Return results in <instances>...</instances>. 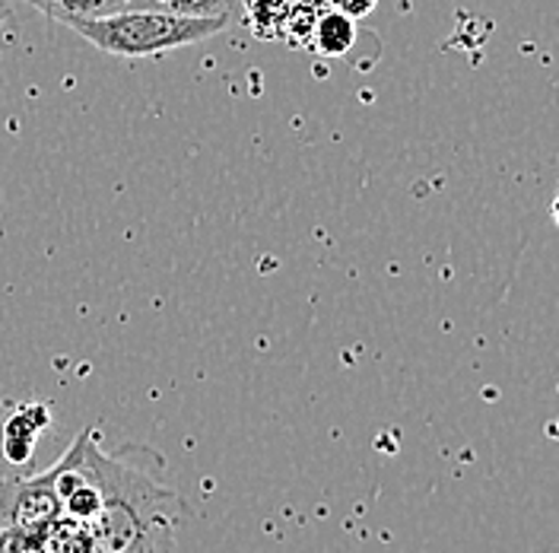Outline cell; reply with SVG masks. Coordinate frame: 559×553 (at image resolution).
<instances>
[{
	"mask_svg": "<svg viewBox=\"0 0 559 553\" xmlns=\"http://www.w3.org/2000/svg\"><path fill=\"white\" fill-rule=\"evenodd\" d=\"M93 471L99 484V513L86 525L96 553H163L188 516L185 499L150 471L111 458L93 439Z\"/></svg>",
	"mask_w": 559,
	"mask_h": 553,
	"instance_id": "6da1fadb",
	"label": "cell"
},
{
	"mask_svg": "<svg viewBox=\"0 0 559 553\" xmlns=\"http://www.w3.org/2000/svg\"><path fill=\"white\" fill-rule=\"evenodd\" d=\"M229 26V20L213 16H181L169 10H138L128 7L103 20H73L68 30L115 58H153L185 45L207 42Z\"/></svg>",
	"mask_w": 559,
	"mask_h": 553,
	"instance_id": "7a4b0ae2",
	"label": "cell"
},
{
	"mask_svg": "<svg viewBox=\"0 0 559 553\" xmlns=\"http://www.w3.org/2000/svg\"><path fill=\"white\" fill-rule=\"evenodd\" d=\"M55 516H61V503L55 493L51 471L29 481L0 486V525L35 528V525L55 521Z\"/></svg>",
	"mask_w": 559,
	"mask_h": 553,
	"instance_id": "3957f363",
	"label": "cell"
},
{
	"mask_svg": "<svg viewBox=\"0 0 559 553\" xmlns=\"http://www.w3.org/2000/svg\"><path fill=\"white\" fill-rule=\"evenodd\" d=\"M48 423H51V411L45 404H23V408H16L13 414L7 416L3 433H0V439H3V458L13 468L29 464L35 443H38V433Z\"/></svg>",
	"mask_w": 559,
	"mask_h": 553,
	"instance_id": "277c9868",
	"label": "cell"
},
{
	"mask_svg": "<svg viewBox=\"0 0 559 553\" xmlns=\"http://www.w3.org/2000/svg\"><path fill=\"white\" fill-rule=\"evenodd\" d=\"M23 3L35 7L38 13H45L55 23L70 26L73 20H103L111 13H121V10H128L131 0H23Z\"/></svg>",
	"mask_w": 559,
	"mask_h": 553,
	"instance_id": "5b68a950",
	"label": "cell"
},
{
	"mask_svg": "<svg viewBox=\"0 0 559 553\" xmlns=\"http://www.w3.org/2000/svg\"><path fill=\"white\" fill-rule=\"evenodd\" d=\"M353 45H356V20L334 10V7H328L318 20L312 48L324 58H344Z\"/></svg>",
	"mask_w": 559,
	"mask_h": 553,
	"instance_id": "8992f818",
	"label": "cell"
},
{
	"mask_svg": "<svg viewBox=\"0 0 559 553\" xmlns=\"http://www.w3.org/2000/svg\"><path fill=\"white\" fill-rule=\"evenodd\" d=\"M328 7H331L328 0H289L286 20H283V35L280 38H286L296 48H312L318 20H321V13Z\"/></svg>",
	"mask_w": 559,
	"mask_h": 553,
	"instance_id": "52a82bcc",
	"label": "cell"
},
{
	"mask_svg": "<svg viewBox=\"0 0 559 553\" xmlns=\"http://www.w3.org/2000/svg\"><path fill=\"white\" fill-rule=\"evenodd\" d=\"M128 7L138 10H169L181 16H213V20H229L242 10V0H131Z\"/></svg>",
	"mask_w": 559,
	"mask_h": 553,
	"instance_id": "ba28073f",
	"label": "cell"
},
{
	"mask_svg": "<svg viewBox=\"0 0 559 553\" xmlns=\"http://www.w3.org/2000/svg\"><path fill=\"white\" fill-rule=\"evenodd\" d=\"M289 0H242L248 26L258 38H280Z\"/></svg>",
	"mask_w": 559,
	"mask_h": 553,
	"instance_id": "9c48e42d",
	"label": "cell"
},
{
	"mask_svg": "<svg viewBox=\"0 0 559 553\" xmlns=\"http://www.w3.org/2000/svg\"><path fill=\"white\" fill-rule=\"evenodd\" d=\"M334 10H341V13H347L353 20H359V16H369L372 10H376V3L379 0H328Z\"/></svg>",
	"mask_w": 559,
	"mask_h": 553,
	"instance_id": "30bf717a",
	"label": "cell"
},
{
	"mask_svg": "<svg viewBox=\"0 0 559 553\" xmlns=\"http://www.w3.org/2000/svg\"><path fill=\"white\" fill-rule=\"evenodd\" d=\"M7 16H10V10H0V42H3V35H7Z\"/></svg>",
	"mask_w": 559,
	"mask_h": 553,
	"instance_id": "8fae6325",
	"label": "cell"
},
{
	"mask_svg": "<svg viewBox=\"0 0 559 553\" xmlns=\"http://www.w3.org/2000/svg\"><path fill=\"white\" fill-rule=\"evenodd\" d=\"M554 220H557V226H559V195H557V201H554Z\"/></svg>",
	"mask_w": 559,
	"mask_h": 553,
	"instance_id": "7c38bea8",
	"label": "cell"
},
{
	"mask_svg": "<svg viewBox=\"0 0 559 553\" xmlns=\"http://www.w3.org/2000/svg\"><path fill=\"white\" fill-rule=\"evenodd\" d=\"M140 553H150V551H140Z\"/></svg>",
	"mask_w": 559,
	"mask_h": 553,
	"instance_id": "4fadbf2b",
	"label": "cell"
}]
</instances>
